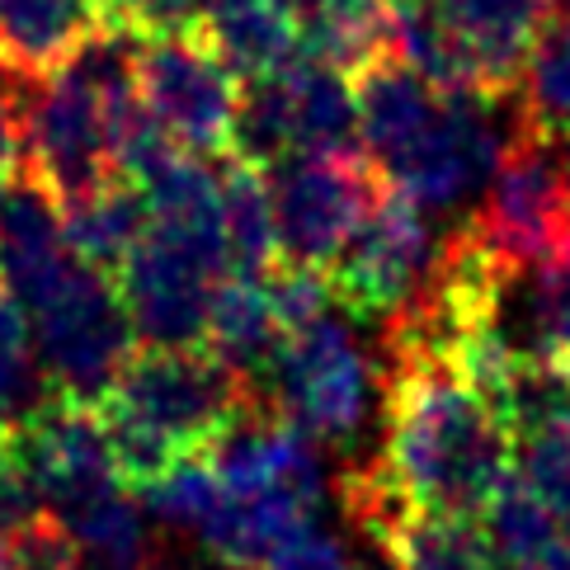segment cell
Segmentation results:
<instances>
[{"label":"cell","instance_id":"6da1fadb","mask_svg":"<svg viewBox=\"0 0 570 570\" xmlns=\"http://www.w3.org/2000/svg\"><path fill=\"white\" fill-rule=\"evenodd\" d=\"M514 434L491 392L458 363L386 354L377 472L396 491L443 514H481L509 481Z\"/></svg>","mask_w":570,"mask_h":570},{"label":"cell","instance_id":"7a4b0ae2","mask_svg":"<svg viewBox=\"0 0 570 570\" xmlns=\"http://www.w3.org/2000/svg\"><path fill=\"white\" fill-rule=\"evenodd\" d=\"M255 405H269V396L213 350L147 344V350H132L99 411L109 424L118 472L132 491H141L170 466L203 458Z\"/></svg>","mask_w":570,"mask_h":570},{"label":"cell","instance_id":"3957f363","mask_svg":"<svg viewBox=\"0 0 570 570\" xmlns=\"http://www.w3.org/2000/svg\"><path fill=\"white\" fill-rule=\"evenodd\" d=\"M24 321L48 382L71 401L99 405L137 350L118 283L86 259H71L24 307Z\"/></svg>","mask_w":570,"mask_h":570},{"label":"cell","instance_id":"277c9868","mask_svg":"<svg viewBox=\"0 0 570 570\" xmlns=\"http://www.w3.org/2000/svg\"><path fill=\"white\" fill-rule=\"evenodd\" d=\"M462 227L514 274L561 264L570 255V151L519 128Z\"/></svg>","mask_w":570,"mask_h":570},{"label":"cell","instance_id":"5b68a950","mask_svg":"<svg viewBox=\"0 0 570 570\" xmlns=\"http://www.w3.org/2000/svg\"><path fill=\"white\" fill-rule=\"evenodd\" d=\"M519 137L514 95H443L439 114L396 160L382 166V179L396 194L420 203L424 213H458L491 185L504 147Z\"/></svg>","mask_w":570,"mask_h":570},{"label":"cell","instance_id":"8992f818","mask_svg":"<svg viewBox=\"0 0 570 570\" xmlns=\"http://www.w3.org/2000/svg\"><path fill=\"white\" fill-rule=\"evenodd\" d=\"M19 86V175L38 179L57 208L90 198L118 179L105 99L67 62L43 76H14Z\"/></svg>","mask_w":570,"mask_h":570},{"label":"cell","instance_id":"52a82bcc","mask_svg":"<svg viewBox=\"0 0 570 570\" xmlns=\"http://www.w3.org/2000/svg\"><path fill=\"white\" fill-rule=\"evenodd\" d=\"M382 392L377 358L354 340V331L335 312L288 331L269 377V405L293 420L316 443L344 448L373 415V396Z\"/></svg>","mask_w":570,"mask_h":570},{"label":"cell","instance_id":"ba28073f","mask_svg":"<svg viewBox=\"0 0 570 570\" xmlns=\"http://www.w3.org/2000/svg\"><path fill=\"white\" fill-rule=\"evenodd\" d=\"M227 274L232 269L227 250H222V232L151 222L147 236L124 259V269L114 274V283L137 340L175 350V344H203L208 302Z\"/></svg>","mask_w":570,"mask_h":570},{"label":"cell","instance_id":"9c48e42d","mask_svg":"<svg viewBox=\"0 0 570 570\" xmlns=\"http://www.w3.org/2000/svg\"><path fill=\"white\" fill-rule=\"evenodd\" d=\"M132 80L156 128L194 156H227L240 109V80L194 29L137 33Z\"/></svg>","mask_w":570,"mask_h":570},{"label":"cell","instance_id":"30bf717a","mask_svg":"<svg viewBox=\"0 0 570 570\" xmlns=\"http://www.w3.org/2000/svg\"><path fill=\"white\" fill-rule=\"evenodd\" d=\"M278 222V255L297 269H331L350 246L373 203L386 194V179L363 151L340 156H288L264 170Z\"/></svg>","mask_w":570,"mask_h":570},{"label":"cell","instance_id":"8fae6325","mask_svg":"<svg viewBox=\"0 0 570 570\" xmlns=\"http://www.w3.org/2000/svg\"><path fill=\"white\" fill-rule=\"evenodd\" d=\"M439 240L443 236H434L430 213L386 185V194L373 203V213L363 217V227L350 236V246L325 269L331 297L363 321L396 316L424 288Z\"/></svg>","mask_w":570,"mask_h":570},{"label":"cell","instance_id":"7c38bea8","mask_svg":"<svg viewBox=\"0 0 570 570\" xmlns=\"http://www.w3.org/2000/svg\"><path fill=\"white\" fill-rule=\"evenodd\" d=\"M203 462L236 495H283L312 514L325 500V462L316 439L283 420L274 405L246 411L203 453Z\"/></svg>","mask_w":570,"mask_h":570},{"label":"cell","instance_id":"4fadbf2b","mask_svg":"<svg viewBox=\"0 0 570 570\" xmlns=\"http://www.w3.org/2000/svg\"><path fill=\"white\" fill-rule=\"evenodd\" d=\"M481 95H514L523 57L552 19V0H430Z\"/></svg>","mask_w":570,"mask_h":570},{"label":"cell","instance_id":"5bb4252c","mask_svg":"<svg viewBox=\"0 0 570 570\" xmlns=\"http://www.w3.org/2000/svg\"><path fill=\"white\" fill-rule=\"evenodd\" d=\"M76 255L67 246L62 208L29 175H10L0 194V288L24 312Z\"/></svg>","mask_w":570,"mask_h":570},{"label":"cell","instance_id":"9a60e30c","mask_svg":"<svg viewBox=\"0 0 570 570\" xmlns=\"http://www.w3.org/2000/svg\"><path fill=\"white\" fill-rule=\"evenodd\" d=\"M240 86L274 76L302 52V24L288 0H194V24Z\"/></svg>","mask_w":570,"mask_h":570},{"label":"cell","instance_id":"2e32d148","mask_svg":"<svg viewBox=\"0 0 570 570\" xmlns=\"http://www.w3.org/2000/svg\"><path fill=\"white\" fill-rule=\"evenodd\" d=\"M354 99H358V147L382 170L396 160L411 141L424 132V124L439 114L443 90H434L415 67H405L396 52L377 57L363 71H354Z\"/></svg>","mask_w":570,"mask_h":570},{"label":"cell","instance_id":"e0dca14e","mask_svg":"<svg viewBox=\"0 0 570 570\" xmlns=\"http://www.w3.org/2000/svg\"><path fill=\"white\" fill-rule=\"evenodd\" d=\"M288 331L274 312V297L264 288V278L246 274H227L217 283V293L208 302V325H203V350H213L222 363L255 382L269 396V377Z\"/></svg>","mask_w":570,"mask_h":570},{"label":"cell","instance_id":"ac0fdd59","mask_svg":"<svg viewBox=\"0 0 570 570\" xmlns=\"http://www.w3.org/2000/svg\"><path fill=\"white\" fill-rule=\"evenodd\" d=\"M105 24V0H0V71L43 76Z\"/></svg>","mask_w":570,"mask_h":570},{"label":"cell","instance_id":"d6986e66","mask_svg":"<svg viewBox=\"0 0 570 570\" xmlns=\"http://www.w3.org/2000/svg\"><path fill=\"white\" fill-rule=\"evenodd\" d=\"M71 533L90 570H132L147 557H156L160 528L147 514V504L128 495V485H109L86 500H76L52 514Z\"/></svg>","mask_w":570,"mask_h":570},{"label":"cell","instance_id":"ffe728a7","mask_svg":"<svg viewBox=\"0 0 570 570\" xmlns=\"http://www.w3.org/2000/svg\"><path fill=\"white\" fill-rule=\"evenodd\" d=\"M222 250L227 269L246 278H264L283 264L269 179L236 156H222Z\"/></svg>","mask_w":570,"mask_h":570},{"label":"cell","instance_id":"44dd1931","mask_svg":"<svg viewBox=\"0 0 570 570\" xmlns=\"http://www.w3.org/2000/svg\"><path fill=\"white\" fill-rule=\"evenodd\" d=\"M62 227H67V246L76 259L95 264L99 274H118L124 259L132 255V246L151 227V213H147V198L132 179H109L105 189H95L90 198L71 203L62 208Z\"/></svg>","mask_w":570,"mask_h":570},{"label":"cell","instance_id":"7402d4cb","mask_svg":"<svg viewBox=\"0 0 570 570\" xmlns=\"http://www.w3.org/2000/svg\"><path fill=\"white\" fill-rule=\"evenodd\" d=\"M519 128L570 151V14L547 19L514 86Z\"/></svg>","mask_w":570,"mask_h":570},{"label":"cell","instance_id":"603a6c76","mask_svg":"<svg viewBox=\"0 0 570 570\" xmlns=\"http://www.w3.org/2000/svg\"><path fill=\"white\" fill-rule=\"evenodd\" d=\"M48 401H57V386L48 382L43 358L33 350L29 321L0 288V434L24 430Z\"/></svg>","mask_w":570,"mask_h":570},{"label":"cell","instance_id":"cb8c5ba5","mask_svg":"<svg viewBox=\"0 0 570 570\" xmlns=\"http://www.w3.org/2000/svg\"><path fill=\"white\" fill-rule=\"evenodd\" d=\"M514 448H519V481L561 523V533H570V415L514 439Z\"/></svg>","mask_w":570,"mask_h":570},{"label":"cell","instance_id":"d4e9b609","mask_svg":"<svg viewBox=\"0 0 570 570\" xmlns=\"http://www.w3.org/2000/svg\"><path fill=\"white\" fill-rule=\"evenodd\" d=\"M0 570H90L71 533L52 514L0 538Z\"/></svg>","mask_w":570,"mask_h":570},{"label":"cell","instance_id":"484cf974","mask_svg":"<svg viewBox=\"0 0 570 570\" xmlns=\"http://www.w3.org/2000/svg\"><path fill=\"white\" fill-rule=\"evenodd\" d=\"M43 514H48V495L33 476L24 448H19L14 434H0V538L19 533V528H29Z\"/></svg>","mask_w":570,"mask_h":570},{"label":"cell","instance_id":"4316f807","mask_svg":"<svg viewBox=\"0 0 570 570\" xmlns=\"http://www.w3.org/2000/svg\"><path fill=\"white\" fill-rule=\"evenodd\" d=\"M538 354L570 373V255L538 269Z\"/></svg>","mask_w":570,"mask_h":570},{"label":"cell","instance_id":"83f0119b","mask_svg":"<svg viewBox=\"0 0 570 570\" xmlns=\"http://www.w3.org/2000/svg\"><path fill=\"white\" fill-rule=\"evenodd\" d=\"M264 570H363V566L335 538H325L316 523H307L278 547Z\"/></svg>","mask_w":570,"mask_h":570},{"label":"cell","instance_id":"f1b7e54d","mask_svg":"<svg viewBox=\"0 0 570 570\" xmlns=\"http://www.w3.org/2000/svg\"><path fill=\"white\" fill-rule=\"evenodd\" d=\"M105 14L124 19L132 29H189L194 0H105Z\"/></svg>","mask_w":570,"mask_h":570},{"label":"cell","instance_id":"f546056e","mask_svg":"<svg viewBox=\"0 0 570 570\" xmlns=\"http://www.w3.org/2000/svg\"><path fill=\"white\" fill-rule=\"evenodd\" d=\"M19 170V86L14 71H0V175Z\"/></svg>","mask_w":570,"mask_h":570},{"label":"cell","instance_id":"4dcf8cb0","mask_svg":"<svg viewBox=\"0 0 570 570\" xmlns=\"http://www.w3.org/2000/svg\"><path fill=\"white\" fill-rule=\"evenodd\" d=\"M509 570H570V533H557L552 542H542L538 552H528Z\"/></svg>","mask_w":570,"mask_h":570},{"label":"cell","instance_id":"1f68e13d","mask_svg":"<svg viewBox=\"0 0 570 570\" xmlns=\"http://www.w3.org/2000/svg\"><path fill=\"white\" fill-rule=\"evenodd\" d=\"M132 570H189V566H179V561H156V557H147L141 566H132Z\"/></svg>","mask_w":570,"mask_h":570},{"label":"cell","instance_id":"d6a6232c","mask_svg":"<svg viewBox=\"0 0 570 570\" xmlns=\"http://www.w3.org/2000/svg\"><path fill=\"white\" fill-rule=\"evenodd\" d=\"M386 10H405V6H415V0H382Z\"/></svg>","mask_w":570,"mask_h":570},{"label":"cell","instance_id":"836d02e7","mask_svg":"<svg viewBox=\"0 0 570 570\" xmlns=\"http://www.w3.org/2000/svg\"><path fill=\"white\" fill-rule=\"evenodd\" d=\"M0 194H6V175H0Z\"/></svg>","mask_w":570,"mask_h":570},{"label":"cell","instance_id":"e575fe53","mask_svg":"<svg viewBox=\"0 0 570 570\" xmlns=\"http://www.w3.org/2000/svg\"><path fill=\"white\" fill-rule=\"evenodd\" d=\"M561 6H566V14H570V0H561Z\"/></svg>","mask_w":570,"mask_h":570}]
</instances>
